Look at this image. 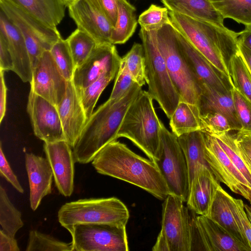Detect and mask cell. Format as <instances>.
Instances as JSON below:
<instances>
[{"label":"cell","instance_id":"1","mask_svg":"<svg viewBox=\"0 0 251 251\" xmlns=\"http://www.w3.org/2000/svg\"><path fill=\"white\" fill-rule=\"evenodd\" d=\"M97 172L137 186L160 200L170 191L154 161L144 158L117 140L102 148L92 161Z\"/></svg>","mask_w":251,"mask_h":251},{"label":"cell","instance_id":"2","mask_svg":"<svg viewBox=\"0 0 251 251\" xmlns=\"http://www.w3.org/2000/svg\"><path fill=\"white\" fill-rule=\"evenodd\" d=\"M142 90L135 83L124 95L108 99L93 113L72 148L75 162L86 164L92 161L102 148L118 139L124 117Z\"/></svg>","mask_w":251,"mask_h":251},{"label":"cell","instance_id":"3","mask_svg":"<svg viewBox=\"0 0 251 251\" xmlns=\"http://www.w3.org/2000/svg\"><path fill=\"white\" fill-rule=\"evenodd\" d=\"M169 16L176 30L232 84L229 63L239 51L237 32L170 11Z\"/></svg>","mask_w":251,"mask_h":251},{"label":"cell","instance_id":"4","mask_svg":"<svg viewBox=\"0 0 251 251\" xmlns=\"http://www.w3.org/2000/svg\"><path fill=\"white\" fill-rule=\"evenodd\" d=\"M153 99L142 90L127 109L118 132V138L130 140L153 160L160 144L161 121L156 113Z\"/></svg>","mask_w":251,"mask_h":251},{"label":"cell","instance_id":"5","mask_svg":"<svg viewBox=\"0 0 251 251\" xmlns=\"http://www.w3.org/2000/svg\"><path fill=\"white\" fill-rule=\"evenodd\" d=\"M156 31H148L141 28L139 33L145 58L147 91L170 119L180 101V98L159 49Z\"/></svg>","mask_w":251,"mask_h":251},{"label":"cell","instance_id":"6","mask_svg":"<svg viewBox=\"0 0 251 251\" xmlns=\"http://www.w3.org/2000/svg\"><path fill=\"white\" fill-rule=\"evenodd\" d=\"M129 217L126 205L115 197L80 199L63 204L58 219L64 228L79 224L126 226Z\"/></svg>","mask_w":251,"mask_h":251},{"label":"cell","instance_id":"7","mask_svg":"<svg viewBox=\"0 0 251 251\" xmlns=\"http://www.w3.org/2000/svg\"><path fill=\"white\" fill-rule=\"evenodd\" d=\"M156 38L159 49L179 95L180 101L198 105L201 93V85L182 55L177 31L172 23L157 30Z\"/></svg>","mask_w":251,"mask_h":251},{"label":"cell","instance_id":"8","mask_svg":"<svg viewBox=\"0 0 251 251\" xmlns=\"http://www.w3.org/2000/svg\"><path fill=\"white\" fill-rule=\"evenodd\" d=\"M153 161L163 176L170 194L186 202L189 188L187 162L177 137L161 123L160 144Z\"/></svg>","mask_w":251,"mask_h":251},{"label":"cell","instance_id":"9","mask_svg":"<svg viewBox=\"0 0 251 251\" xmlns=\"http://www.w3.org/2000/svg\"><path fill=\"white\" fill-rule=\"evenodd\" d=\"M179 197L170 194L162 204L161 229L169 251L196 249L195 218Z\"/></svg>","mask_w":251,"mask_h":251},{"label":"cell","instance_id":"10","mask_svg":"<svg viewBox=\"0 0 251 251\" xmlns=\"http://www.w3.org/2000/svg\"><path fill=\"white\" fill-rule=\"evenodd\" d=\"M0 10L23 36L33 68L46 51L61 36L57 28L50 27L9 0H0Z\"/></svg>","mask_w":251,"mask_h":251},{"label":"cell","instance_id":"11","mask_svg":"<svg viewBox=\"0 0 251 251\" xmlns=\"http://www.w3.org/2000/svg\"><path fill=\"white\" fill-rule=\"evenodd\" d=\"M70 233L73 251H127L126 226L79 224L66 228Z\"/></svg>","mask_w":251,"mask_h":251},{"label":"cell","instance_id":"12","mask_svg":"<svg viewBox=\"0 0 251 251\" xmlns=\"http://www.w3.org/2000/svg\"><path fill=\"white\" fill-rule=\"evenodd\" d=\"M203 133L205 143V158L214 176L232 192L241 195L251 202V187L246 179L233 164L216 138L208 133Z\"/></svg>","mask_w":251,"mask_h":251},{"label":"cell","instance_id":"13","mask_svg":"<svg viewBox=\"0 0 251 251\" xmlns=\"http://www.w3.org/2000/svg\"><path fill=\"white\" fill-rule=\"evenodd\" d=\"M121 59L115 45L98 44L86 61L75 69L72 82L76 91L107 74H117Z\"/></svg>","mask_w":251,"mask_h":251},{"label":"cell","instance_id":"14","mask_svg":"<svg viewBox=\"0 0 251 251\" xmlns=\"http://www.w3.org/2000/svg\"><path fill=\"white\" fill-rule=\"evenodd\" d=\"M27 111L36 137L47 143L65 140L56 106L31 89Z\"/></svg>","mask_w":251,"mask_h":251},{"label":"cell","instance_id":"15","mask_svg":"<svg viewBox=\"0 0 251 251\" xmlns=\"http://www.w3.org/2000/svg\"><path fill=\"white\" fill-rule=\"evenodd\" d=\"M67 82L50 51H45L32 69L30 89L57 106L66 95Z\"/></svg>","mask_w":251,"mask_h":251},{"label":"cell","instance_id":"16","mask_svg":"<svg viewBox=\"0 0 251 251\" xmlns=\"http://www.w3.org/2000/svg\"><path fill=\"white\" fill-rule=\"evenodd\" d=\"M177 35L182 55L201 87L203 84L221 93L231 91L234 87L228 78L177 31Z\"/></svg>","mask_w":251,"mask_h":251},{"label":"cell","instance_id":"17","mask_svg":"<svg viewBox=\"0 0 251 251\" xmlns=\"http://www.w3.org/2000/svg\"><path fill=\"white\" fill-rule=\"evenodd\" d=\"M71 146L65 141L45 143L44 151L51 168L55 185L65 197H70L74 187L75 160Z\"/></svg>","mask_w":251,"mask_h":251},{"label":"cell","instance_id":"18","mask_svg":"<svg viewBox=\"0 0 251 251\" xmlns=\"http://www.w3.org/2000/svg\"><path fill=\"white\" fill-rule=\"evenodd\" d=\"M68 8L77 28L92 37L98 44L111 43L113 26L102 12L89 0H78Z\"/></svg>","mask_w":251,"mask_h":251},{"label":"cell","instance_id":"19","mask_svg":"<svg viewBox=\"0 0 251 251\" xmlns=\"http://www.w3.org/2000/svg\"><path fill=\"white\" fill-rule=\"evenodd\" d=\"M195 226L197 248L200 247L201 250L249 251L244 245L205 216H196Z\"/></svg>","mask_w":251,"mask_h":251},{"label":"cell","instance_id":"20","mask_svg":"<svg viewBox=\"0 0 251 251\" xmlns=\"http://www.w3.org/2000/svg\"><path fill=\"white\" fill-rule=\"evenodd\" d=\"M56 107L65 141L73 148L88 119L72 80L67 82L66 95Z\"/></svg>","mask_w":251,"mask_h":251},{"label":"cell","instance_id":"21","mask_svg":"<svg viewBox=\"0 0 251 251\" xmlns=\"http://www.w3.org/2000/svg\"><path fill=\"white\" fill-rule=\"evenodd\" d=\"M0 30L5 34L13 62V71L24 82H31L32 67L25 40L17 27L0 10Z\"/></svg>","mask_w":251,"mask_h":251},{"label":"cell","instance_id":"22","mask_svg":"<svg viewBox=\"0 0 251 251\" xmlns=\"http://www.w3.org/2000/svg\"><path fill=\"white\" fill-rule=\"evenodd\" d=\"M25 163L29 184L30 205L34 211L43 198L51 192L53 173L47 158L32 153H25Z\"/></svg>","mask_w":251,"mask_h":251},{"label":"cell","instance_id":"23","mask_svg":"<svg viewBox=\"0 0 251 251\" xmlns=\"http://www.w3.org/2000/svg\"><path fill=\"white\" fill-rule=\"evenodd\" d=\"M220 182L207 166L201 167L189 184L187 206L199 215L206 216Z\"/></svg>","mask_w":251,"mask_h":251},{"label":"cell","instance_id":"24","mask_svg":"<svg viewBox=\"0 0 251 251\" xmlns=\"http://www.w3.org/2000/svg\"><path fill=\"white\" fill-rule=\"evenodd\" d=\"M198 105L200 114L209 112L219 113L227 119L231 130L239 131L242 129L235 109L232 90L227 93H221L205 84H201Z\"/></svg>","mask_w":251,"mask_h":251},{"label":"cell","instance_id":"25","mask_svg":"<svg viewBox=\"0 0 251 251\" xmlns=\"http://www.w3.org/2000/svg\"><path fill=\"white\" fill-rule=\"evenodd\" d=\"M170 11L225 26L224 18L209 0H160Z\"/></svg>","mask_w":251,"mask_h":251},{"label":"cell","instance_id":"26","mask_svg":"<svg viewBox=\"0 0 251 251\" xmlns=\"http://www.w3.org/2000/svg\"><path fill=\"white\" fill-rule=\"evenodd\" d=\"M228 193L220 185L214 195L206 217L217 223L251 251L239 230L228 203Z\"/></svg>","mask_w":251,"mask_h":251},{"label":"cell","instance_id":"27","mask_svg":"<svg viewBox=\"0 0 251 251\" xmlns=\"http://www.w3.org/2000/svg\"><path fill=\"white\" fill-rule=\"evenodd\" d=\"M46 25L56 28L65 16L59 0H9Z\"/></svg>","mask_w":251,"mask_h":251},{"label":"cell","instance_id":"28","mask_svg":"<svg viewBox=\"0 0 251 251\" xmlns=\"http://www.w3.org/2000/svg\"><path fill=\"white\" fill-rule=\"evenodd\" d=\"M177 138L187 162L190 184L201 167L208 166L205 158L204 133L201 130H197L183 134Z\"/></svg>","mask_w":251,"mask_h":251},{"label":"cell","instance_id":"29","mask_svg":"<svg viewBox=\"0 0 251 251\" xmlns=\"http://www.w3.org/2000/svg\"><path fill=\"white\" fill-rule=\"evenodd\" d=\"M117 0V20L110 37V42L114 45L123 44L128 40L134 33L138 24L135 7L127 0Z\"/></svg>","mask_w":251,"mask_h":251},{"label":"cell","instance_id":"30","mask_svg":"<svg viewBox=\"0 0 251 251\" xmlns=\"http://www.w3.org/2000/svg\"><path fill=\"white\" fill-rule=\"evenodd\" d=\"M172 132L177 137L183 134L201 130L198 105L180 101L170 118Z\"/></svg>","mask_w":251,"mask_h":251},{"label":"cell","instance_id":"31","mask_svg":"<svg viewBox=\"0 0 251 251\" xmlns=\"http://www.w3.org/2000/svg\"><path fill=\"white\" fill-rule=\"evenodd\" d=\"M0 225L1 230L7 235L15 237L24 224L21 213L12 203L4 188L0 186Z\"/></svg>","mask_w":251,"mask_h":251},{"label":"cell","instance_id":"32","mask_svg":"<svg viewBox=\"0 0 251 251\" xmlns=\"http://www.w3.org/2000/svg\"><path fill=\"white\" fill-rule=\"evenodd\" d=\"M126 70L139 86L146 83L145 58L143 46L134 43L130 50L121 59L120 67Z\"/></svg>","mask_w":251,"mask_h":251},{"label":"cell","instance_id":"33","mask_svg":"<svg viewBox=\"0 0 251 251\" xmlns=\"http://www.w3.org/2000/svg\"><path fill=\"white\" fill-rule=\"evenodd\" d=\"M66 40L75 68L86 61L98 45L92 37L78 28Z\"/></svg>","mask_w":251,"mask_h":251},{"label":"cell","instance_id":"34","mask_svg":"<svg viewBox=\"0 0 251 251\" xmlns=\"http://www.w3.org/2000/svg\"><path fill=\"white\" fill-rule=\"evenodd\" d=\"M229 73L233 87L251 102V74L239 51L230 59Z\"/></svg>","mask_w":251,"mask_h":251},{"label":"cell","instance_id":"35","mask_svg":"<svg viewBox=\"0 0 251 251\" xmlns=\"http://www.w3.org/2000/svg\"><path fill=\"white\" fill-rule=\"evenodd\" d=\"M116 75V73L107 74L84 89L77 91L88 120L94 112V108L101 93Z\"/></svg>","mask_w":251,"mask_h":251},{"label":"cell","instance_id":"36","mask_svg":"<svg viewBox=\"0 0 251 251\" xmlns=\"http://www.w3.org/2000/svg\"><path fill=\"white\" fill-rule=\"evenodd\" d=\"M211 135L216 138L222 149L251 187V171L240 154L235 142V136L228 132Z\"/></svg>","mask_w":251,"mask_h":251},{"label":"cell","instance_id":"37","mask_svg":"<svg viewBox=\"0 0 251 251\" xmlns=\"http://www.w3.org/2000/svg\"><path fill=\"white\" fill-rule=\"evenodd\" d=\"M26 251H73V245L37 230L29 231Z\"/></svg>","mask_w":251,"mask_h":251},{"label":"cell","instance_id":"38","mask_svg":"<svg viewBox=\"0 0 251 251\" xmlns=\"http://www.w3.org/2000/svg\"><path fill=\"white\" fill-rule=\"evenodd\" d=\"M50 51L61 75L67 81H72L75 67L66 40L61 38Z\"/></svg>","mask_w":251,"mask_h":251},{"label":"cell","instance_id":"39","mask_svg":"<svg viewBox=\"0 0 251 251\" xmlns=\"http://www.w3.org/2000/svg\"><path fill=\"white\" fill-rule=\"evenodd\" d=\"M170 23L168 9L153 4L143 11L138 19L141 28L148 31H157Z\"/></svg>","mask_w":251,"mask_h":251},{"label":"cell","instance_id":"40","mask_svg":"<svg viewBox=\"0 0 251 251\" xmlns=\"http://www.w3.org/2000/svg\"><path fill=\"white\" fill-rule=\"evenodd\" d=\"M228 203L236 225L243 238L251 250V222L241 199H235L228 194Z\"/></svg>","mask_w":251,"mask_h":251},{"label":"cell","instance_id":"41","mask_svg":"<svg viewBox=\"0 0 251 251\" xmlns=\"http://www.w3.org/2000/svg\"><path fill=\"white\" fill-rule=\"evenodd\" d=\"M201 130L210 134L229 132L231 130L227 119L215 112L200 114Z\"/></svg>","mask_w":251,"mask_h":251},{"label":"cell","instance_id":"42","mask_svg":"<svg viewBox=\"0 0 251 251\" xmlns=\"http://www.w3.org/2000/svg\"><path fill=\"white\" fill-rule=\"evenodd\" d=\"M232 94L242 129L251 132V102L234 87Z\"/></svg>","mask_w":251,"mask_h":251},{"label":"cell","instance_id":"43","mask_svg":"<svg viewBox=\"0 0 251 251\" xmlns=\"http://www.w3.org/2000/svg\"><path fill=\"white\" fill-rule=\"evenodd\" d=\"M135 83L131 75L126 70L119 67L109 99L113 100L120 98Z\"/></svg>","mask_w":251,"mask_h":251},{"label":"cell","instance_id":"44","mask_svg":"<svg viewBox=\"0 0 251 251\" xmlns=\"http://www.w3.org/2000/svg\"><path fill=\"white\" fill-rule=\"evenodd\" d=\"M234 136L240 154L251 171V132L241 129Z\"/></svg>","mask_w":251,"mask_h":251},{"label":"cell","instance_id":"45","mask_svg":"<svg viewBox=\"0 0 251 251\" xmlns=\"http://www.w3.org/2000/svg\"><path fill=\"white\" fill-rule=\"evenodd\" d=\"M98 8L110 21L113 27L118 16L117 0H89Z\"/></svg>","mask_w":251,"mask_h":251},{"label":"cell","instance_id":"46","mask_svg":"<svg viewBox=\"0 0 251 251\" xmlns=\"http://www.w3.org/2000/svg\"><path fill=\"white\" fill-rule=\"evenodd\" d=\"M0 175L4 177L19 192L24 193V189L6 159L2 151L1 143L0 146Z\"/></svg>","mask_w":251,"mask_h":251},{"label":"cell","instance_id":"47","mask_svg":"<svg viewBox=\"0 0 251 251\" xmlns=\"http://www.w3.org/2000/svg\"><path fill=\"white\" fill-rule=\"evenodd\" d=\"M0 70L13 71V62L4 33L0 30Z\"/></svg>","mask_w":251,"mask_h":251},{"label":"cell","instance_id":"48","mask_svg":"<svg viewBox=\"0 0 251 251\" xmlns=\"http://www.w3.org/2000/svg\"><path fill=\"white\" fill-rule=\"evenodd\" d=\"M224 19H232L241 0H209Z\"/></svg>","mask_w":251,"mask_h":251},{"label":"cell","instance_id":"49","mask_svg":"<svg viewBox=\"0 0 251 251\" xmlns=\"http://www.w3.org/2000/svg\"><path fill=\"white\" fill-rule=\"evenodd\" d=\"M232 20L245 26L251 25V0H241Z\"/></svg>","mask_w":251,"mask_h":251},{"label":"cell","instance_id":"50","mask_svg":"<svg viewBox=\"0 0 251 251\" xmlns=\"http://www.w3.org/2000/svg\"><path fill=\"white\" fill-rule=\"evenodd\" d=\"M15 237H10L0 230V251H19Z\"/></svg>","mask_w":251,"mask_h":251},{"label":"cell","instance_id":"51","mask_svg":"<svg viewBox=\"0 0 251 251\" xmlns=\"http://www.w3.org/2000/svg\"><path fill=\"white\" fill-rule=\"evenodd\" d=\"M4 72L0 70V123H1L6 112L7 88L5 85Z\"/></svg>","mask_w":251,"mask_h":251},{"label":"cell","instance_id":"52","mask_svg":"<svg viewBox=\"0 0 251 251\" xmlns=\"http://www.w3.org/2000/svg\"><path fill=\"white\" fill-rule=\"evenodd\" d=\"M237 41L251 49V25L245 26L242 31L237 32Z\"/></svg>","mask_w":251,"mask_h":251},{"label":"cell","instance_id":"53","mask_svg":"<svg viewBox=\"0 0 251 251\" xmlns=\"http://www.w3.org/2000/svg\"><path fill=\"white\" fill-rule=\"evenodd\" d=\"M239 53L251 74V49L238 42Z\"/></svg>","mask_w":251,"mask_h":251},{"label":"cell","instance_id":"54","mask_svg":"<svg viewBox=\"0 0 251 251\" xmlns=\"http://www.w3.org/2000/svg\"><path fill=\"white\" fill-rule=\"evenodd\" d=\"M152 250L153 251H169L166 241L160 234L158 235Z\"/></svg>","mask_w":251,"mask_h":251},{"label":"cell","instance_id":"55","mask_svg":"<svg viewBox=\"0 0 251 251\" xmlns=\"http://www.w3.org/2000/svg\"><path fill=\"white\" fill-rule=\"evenodd\" d=\"M60 2L65 6L69 7L78 0H59Z\"/></svg>","mask_w":251,"mask_h":251},{"label":"cell","instance_id":"56","mask_svg":"<svg viewBox=\"0 0 251 251\" xmlns=\"http://www.w3.org/2000/svg\"><path fill=\"white\" fill-rule=\"evenodd\" d=\"M244 207L247 216L251 222V207L248 204H244Z\"/></svg>","mask_w":251,"mask_h":251},{"label":"cell","instance_id":"57","mask_svg":"<svg viewBox=\"0 0 251 251\" xmlns=\"http://www.w3.org/2000/svg\"><path fill=\"white\" fill-rule=\"evenodd\" d=\"M250 202V204H251V202Z\"/></svg>","mask_w":251,"mask_h":251}]
</instances>
